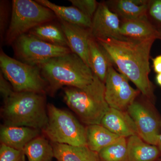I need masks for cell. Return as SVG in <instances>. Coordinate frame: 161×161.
Wrapping results in <instances>:
<instances>
[{"mask_svg":"<svg viewBox=\"0 0 161 161\" xmlns=\"http://www.w3.org/2000/svg\"><path fill=\"white\" fill-rule=\"evenodd\" d=\"M47 123L41 130L52 143L72 146H86V127L75 115L52 103L47 104Z\"/></svg>","mask_w":161,"mask_h":161,"instance_id":"5b68a950","label":"cell"},{"mask_svg":"<svg viewBox=\"0 0 161 161\" xmlns=\"http://www.w3.org/2000/svg\"><path fill=\"white\" fill-rule=\"evenodd\" d=\"M127 150L129 161H157L161 158L156 146L147 143L137 135L127 138Z\"/></svg>","mask_w":161,"mask_h":161,"instance_id":"d6986e66","label":"cell"},{"mask_svg":"<svg viewBox=\"0 0 161 161\" xmlns=\"http://www.w3.org/2000/svg\"><path fill=\"white\" fill-rule=\"evenodd\" d=\"M51 143L58 161H99L98 153L86 146H72Z\"/></svg>","mask_w":161,"mask_h":161,"instance_id":"ac0fdd59","label":"cell"},{"mask_svg":"<svg viewBox=\"0 0 161 161\" xmlns=\"http://www.w3.org/2000/svg\"><path fill=\"white\" fill-rule=\"evenodd\" d=\"M0 66L1 71L14 92L47 93V82L42 77L39 67L12 58L3 51L0 53Z\"/></svg>","mask_w":161,"mask_h":161,"instance_id":"52a82bcc","label":"cell"},{"mask_svg":"<svg viewBox=\"0 0 161 161\" xmlns=\"http://www.w3.org/2000/svg\"><path fill=\"white\" fill-rule=\"evenodd\" d=\"M149 1L119 0L112 2V8L123 20L133 19L147 15Z\"/></svg>","mask_w":161,"mask_h":161,"instance_id":"44dd1931","label":"cell"},{"mask_svg":"<svg viewBox=\"0 0 161 161\" xmlns=\"http://www.w3.org/2000/svg\"><path fill=\"white\" fill-rule=\"evenodd\" d=\"M64 99L86 126L100 125L110 108L105 97L104 83L95 75L92 83L83 88L64 87Z\"/></svg>","mask_w":161,"mask_h":161,"instance_id":"277c9868","label":"cell"},{"mask_svg":"<svg viewBox=\"0 0 161 161\" xmlns=\"http://www.w3.org/2000/svg\"><path fill=\"white\" fill-rule=\"evenodd\" d=\"M156 81L157 84L161 87V73L157 75L156 76Z\"/></svg>","mask_w":161,"mask_h":161,"instance_id":"4dcf8cb0","label":"cell"},{"mask_svg":"<svg viewBox=\"0 0 161 161\" xmlns=\"http://www.w3.org/2000/svg\"><path fill=\"white\" fill-rule=\"evenodd\" d=\"M42 77L47 84V93L54 96L61 88H83L92 83L94 75L78 55L69 53L40 64Z\"/></svg>","mask_w":161,"mask_h":161,"instance_id":"7a4b0ae2","label":"cell"},{"mask_svg":"<svg viewBox=\"0 0 161 161\" xmlns=\"http://www.w3.org/2000/svg\"><path fill=\"white\" fill-rule=\"evenodd\" d=\"M100 125L120 137L128 138L132 136H138L135 123L127 111L109 108Z\"/></svg>","mask_w":161,"mask_h":161,"instance_id":"4fadbf2b","label":"cell"},{"mask_svg":"<svg viewBox=\"0 0 161 161\" xmlns=\"http://www.w3.org/2000/svg\"><path fill=\"white\" fill-rule=\"evenodd\" d=\"M91 69L93 74L105 83L108 70L113 63L106 51L97 40L91 36L89 40Z\"/></svg>","mask_w":161,"mask_h":161,"instance_id":"2e32d148","label":"cell"},{"mask_svg":"<svg viewBox=\"0 0 161 161\" xmlns=\"http://www.w3.org/2000/svg\"><path fill=\"white\" fill-rule=\"evenodd\" d=\"M28 33L47 43L69 48L68 42L61 27L55 24L45 23L33 28Z\"/></svg>","mask_w":161,"mask_h":161,"instance_id":"603a6c76","label":"cell"},{"mask_svg":"<svg viewBox=\"0 0 161 161\" xmlns=\"http://www.w3.org/2000/svg\"><path fill=\"white\" fill-rule=\"evenodd\" d=\"M73 6L92 19L98 7V3L95 0H69Z\"/></svg>","mask_w":161,"mask_h":161,"instance_id":"484cf974","label":"cell"},{"mask_svg":"<svg viewBox=\"0 0 161 161\" xmlns=\"http://www.w3.org/2000/svg\"><path fill=\"white\" fill-rule=\"evenodd\" d=\"M120 33L125 37L135 40H156L160 37L158 30L149 20L147 15L137 19L123 20Z\"/></svg>","mask_w":161,"mask_h":161,"instance_id":"9a60e30c","label":"cell"},{"mask_svg":"<svg viewBox=\"0 0 161 161\" xmlns=\"http://www.w3.org/2000/svg\"><path fill=\"white\" fill-rule=\"evenodd\" d=\"M156 146L158 147V148L160 153L161 157V133L160 134L159 136L157 144Z\"/></svg>","mask_w":161,"mask_h":161,"instance_id":"1f68e13d","label":"cell"},{"mask_svg":"<svg viewBox=\"0 0 161 161\" xmlns=\"http://www.w3.org/2000/svg\"><path fill=\"white\" fill-rule=\"evenodd\" d=\"M60 27L68 42L72 53L78 55L90 68L89 40L92 36L90 29L59 19Z\"/></svg>","mask_w":161,"mask_h":161,"instance_id":"7c38bea8","label":"cell"},{"mask_svg":"<svg viewBox=\"0 0 161 161\" xmlns=\"http://www.w3.org/2000/svg\"><path fill=\"white\" fill-rule=\"evenodd\" d=\"M161 29V0L150 1L148 6L147 16Z\"/></svg>","mask_w":161,"mask_h":161,"instance_id":"4316f807","label":"cell"},{"mask_svg":"<svg viewBox=\"0 0 161 161\" xmlns=\"http://www.w3.org/2000/svg\"><path fill=\"white\" fill-rule=\"evenodd\" d=\"M11 85L4 77L2 72L0 74V92L3 101L6 100L14 92Z\"/></svg>","mask_w":161,"mask_h":161,"instance_id":"83f0119b","label":"cell"},{"mask_svg":"<svg viewBox=\"0 0 161 161\" xmlns=\"http://www.w3.org/2000/svg\"><path fill=\"white\" fill-rule=\"evenodd\" d=\"M138 97L127 112L135 123L138 136L147 143L157 146L161 127L160 117L152 101L143 95L142 98Z\"/></svg>","mask_w":161,"mask_h":161,"instance_id":"9c48e42d","label":"cell"},{"mask_svg":"<svg viewBox=\"0 0 161 161\" xmlns=\"http://www.w3.org/2000/svg\"><path fill=\"white\" fill-rule=\"evenodd\" d=\"M1 115L4 125L42 130L47 123L45 94L14 92L3 101Z\"/></svg>","mask_w":161,"mask_h":161,"instance_id":"3957f363","label":"cell"},{"mask_svg":"<svg viewBox=\"0 0 161 161\" xmlns=\"http://www.w3.org/2000/svg\"><path fill=\"white\" fill-rule=\"evenodd\" d=\"M159 32V35H160V39H161V29L158 30Z\"/></svg>","mask_w":161,"mask_h":161,"instance_id":"d6a6232c","label":"cell"},{"mask_svg":"<svg viewBox=\"0 0 161 161\" xmlns=\"http://www.w3.org/2000/svg\"><path fill=\"white\" fill-rule=\"evenodd\" d=\"M23 150H18L1 144L0 161H25Z\"/></svg>","mask_w":161,"mask_h":161,"instance_id":"d4e9b609","label":"cell"},{"mask_svg":"<svg viewBox=\"0 0 161 161\" xmlns=\"http://www.w3.org/2000/svg\"><path fill=\"white\" fill-rule=\"evenodd\" d=\"M41 130L24 126L3 125L0 130L1 144L18 150H23L31 141L40 135Z\"/></svg>","mask_w":161,"mask_h":161,"instance_id":"5bb4252c","label":"cell"},{"mask_svg":"<svg viewBox=\"0 0 161 161\" xmlns=\"http://www.w3.org/2000/svg\"><path fill=\"white\" fill-rule=\"evenodd\" d=\"M4 2H1V34L2 35V37L3 36L5 30L6 28V24H7V9L6 8V5Z\"/></svg>","mask_w":161,"mask_h":161,"instance_id":"f1b7e54d","label":"cell"},{"mask_svg":"<svg viewBox=\"0 0 161 161\" xmlns=\"http://www.w3.org/2000/svg\"><path fill=\"white\" fill-rule=\"evenodd\" d=\"M23 151L28 161H53L54 158L51 143L41 135L28 143Z\"/></svg>","mask_w":161,"mask_h":161,"instance_id":"7402d4cb","label":"cell"},{"mask_svg":"<svg viewBox=\"0 0 161 161\" xmlns=\"http://www.w3.org/2000/svg\"><path fill=\"white\" fill-rule=\"evenodd\" d=\"M13 43L15 53L19 60L33 66H38L52 58L72 52L69 47L47 43L29 33L20 36Z\"/></svg>","mask_w":161,"mask_h":161,"instance_id":"ba28073f","label":"cell"},{"mask_svg":"<svg viewBox=\"0 0 161 161\" xmlns=\"http://www.w3.org/2000/svg\"><path fill=\"white\" fill-rule=\"evenodd\" d=\"M120 24L119 17L106 3H100L92 18L90 32L96 40L109 38L121 40L125 37L121 34Z\"/></svg>","mask_w":161,"mask_h":161,"instance_id":"8fae6325","label":"cell"},{"mask_svg":"<svg viewBox=\"0 0 161 161\" xmlns=\"http://www.w3.org/2000/svg\"><path fill=\"white\" fill-rule=\"evenodd\" d=\"M86 137L87 147L98 153L117 142L121 137L112 133L101 125H93L86 126Z\"/></svg>","mask_w":161,"mask_h":161,"instance_id":"ffe728a7","label":"cell"},{"mask_svg":"<svg viewBox=\"0 0 161 161\" xmlns=\"http://www.w3.org/2000/svg\"><path fill=\"white\" fill-rule=\"evenodd\" d=\"M157 161H161V158L158 159Z\"/></svg>","mask_w":161,"mask_h":161,"instance_id":"836d02e7","label":"cell"},{"mask_svg":"<svg viewBox=\"0 0 161 161\" xmlns=\"http://www.w3.org/2000/svg\"><path fill=\"white\" fill-rule=\"evenodd\" d=\"M121 74L135 84L144 97L153 102V88L149 79L150 53L155 39L125 38L97 40Z\"/></svg>","mask_w":161,"mask_h":161,"instance_id":"6da1fadb","label":"cell"},{"mask_svg":"<svg viewBox=\"0 0 161 161\" xmlns=\"http://www.w3.org/2000/svg\"><path fill=\"white\" fill-rule=\"evenodd\" d=\"M128 79L113 66L108 70L105 81V97L110 108L127 111L140 92L130 85Z\"/></svg>","mask_w":161,"mask_h":161,"instance_id":"30bf717a","label":"cell"},{"mask_svg":"<svg viewBox=\"0 0 161 161\" xmlns=\"http://www.w3.org/2000/svg\"><path fill=\"white\" fill-rule=\"evenodd\" d=\"M36 1L51 10L59 19L86 29L91 28L92 19L75 6H59L47 0Z\"/></svg>","mask_w":161,"mask_h":161,"instance_id":"e0dca14e","label":"cell"},{"mask_svg":"<svg viewBox=\"0 0 161 161\" xmlns=\"http://www.w3.org/2000/svg\"><path fill=\"white\" fill-rule=\"evenodd\" d=\"M99 161H129L127 138L121 137L117 142L98 153Z\"/></svg>","mask_w":161,"mask_h":161,"instance_id":"cb8c5ba5","label":"cell"},{"mask_svg":"<svg viewBox=\"0 0 161 161\" xmlns=\"http://www.w3.org/2000/svg\"><path fill=\"white\" fill-rule=\"evenodd\" d=\"M153 68L154 72L157 74L161 73V55L157 56L152 59Z\"/></svg>","mask_w":161,"mask_h":161,"instance_id":"f546056e","label":"cell"},{"mask_svg":"<svg viewBox=\"0 0 161 161\" xmlns=\"http://www.w3.org/2000/svg\"><path fill=\"white\" fill-rule=\"evenodd\" d=\"M56 17L51 10L36 1L14 0L11 20L5 38L6 43H13L21 35L36 26L49 23Z\"/></svg>","mask_w":161,"mask_h":161,"instance_id":"8992f818","label":"cell"}]
</instances>
